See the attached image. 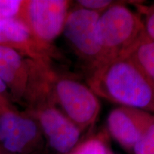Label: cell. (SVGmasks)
<instances>
[{
	"instance_id": "4fadbf2b",
	"label": "cell",
	"mask_w": 154,
	"mask_h": 154,
	"mask_svg": "<svg viewBox=\"0 0 154 154\" xmlns=\"http://www.w3.org/2000/svg\"><path fill=\"white\" fill-rule=\"evenodd\" d=\"M132 152L134 154H154V122L140 136Z\"/></svg>"
},
{
	"instance_id": "9c48e42d",
	"label": "cell",
	"mask_w": 154,
	"mask_h": 154,
	"mask_svg": "<svg viewBox=\"0 0 154 154\" xmlns=\"http://www.w3.org/2000/svg\"><path fill=\"white\" fill-rule=\"evenodd\" d=\"M128 57L131 58L154 86V40L146 35L134 47Z\"/></svg>"
},
{
	"instance_id": "3957f363",
	"label": "cell",
	"mask_w": 154,
	"mask_h": 154,
	"mask_svg": "<svg viewBox=\"0 0 154 154\" xmlns=\"http://www.w3.org/2000/svg\"><path fill=\"white\" fill-rule=\"evenodd\" d=\"M54 94L60 110L82 131L95 124L101 103L87 84L76 77L61 76L54 82Z\"/></svg>"
},
{
	"instance_id": "30bf717a",
	"label": "cell",
	"mask_w": 154,
	"mask_h": 154,
	"mask_svg": "<svg viewBox=\"0 0 154 154\" xmlns=\"http://www.w3.org/2000/svg\"><path fill=\"white\" fill-rule=\"evenodd\" d=\"M31 35L26 22L14 18H0V43H27Z\"/></svg>"
},
{
	"instance_id": "7c38bea8",
	"label": "cell",
	"mask_w": 154,
	"mask_h": 154,
	"mask_svg": "<svg viewBox=\"0 0 154 154\" xmlns=\"http://www.w3.org/2000/svg\"><path fill=\"white\" fill-rule=\"evenodd\" d=\"M70 154H113L103 136H96L79 144Z\"/></svg>"
},
{
	"instance_id": "e0dca14e",
	"label": "cell",
	"mask_w": 154,
	"mask_h": 154,
	"mask_svg": "<svg viewBox=\"0 0 154 154\" xmlns=\"http://www.w3.org/2000/svg\"><path fill=\"white\" fill-rule=\"evenodd\" d=\"M6 88H7L6 84L1 79H0V94H2L3 92H5Z\"/></svg>"
},
{
	"instance_id": "8992f818",
	"label": "cell",
	"mask_w": 154,
	"mask_h": 154,
	"mask_svg": "<svg viewBox=\"0 0 154 154\" xmlns=\"http://www.w3.org/2000/svg\"><path fill=\"white\" fill-rule=\"evenodd\" d=\"M154 122V116L142 109L119 106L107 118L109 134L128 151H132L140 136Z\"/></svg>"
},
{
	"instance_id": "52a82bcc",
	"label": "cell",
	"mask_w": 154,
	"mask_h": 154,
	"mask_svg": "<svg viewBox=\"0 0 154 154\" xmlns=\"http://www.w3.org/2000/svg\"><path fill=\"white\" fill-rule=\"evenodd\" d=\"M41 129L52 149L61 154L72 152L80 138L82 131L60 109L46 104L37 113Z\"/></svg>"
},
{
	"instance_id": "277c9868",
	"label": "cell",
	"mask_w": 154,
	"mask_h": 154,
	"mask_svg": "<svg viewBox=\"0 0 154 154\" xmlns=\"http://www.w3.org/2000/svg\"><path fill=\"white\" fill-rule=\"evenodd\" d=\"M99 13L76 7L71 9L62 33L75 54L85 64L87 72L102 62L97 36Z\"/></svg>"
},
{
	"instance_id": "ba28073f",
	"label": "cell",
	"mask_w": 154,
	"mask_h": 154,
	"mask_svg": "<svg viewBox=\"0 0 154 154\" xmlns=\"http://www.w3.org/2000/svg\"><path fill=\"white\" fill-rule=\"evenodd\" d=\"M38 126L33 119L12 112L0 116V143L11 153H20L35 143Z\"/></svg>"
},
{
	"instance_id": "9a60e30c",
	"label": "cell",
	"mask_w": 154,
	"mask_h": 154,
	"mask_svg": "<svg viewBox=\"0 0 154 154\" xmlns=\"http://www.w3.org/2000/svg\"><path fill=\"white\" fill-rule=\"evenodd\" d=\"M22 5V1L0 0V18H14Z\"/></svg>"
},
{
	"instance_id": "8fae6325",
	"label": "cell",
	"mask_w": 154,
	"mask_h": 154,
	"mask_svg": "<svg viewBox=\"0 0 154 154\" xmlns=\"http://www.w3.org/2000/svg\"><path fill=\"white\" fill-rule=\"evenodd\" d=\"M19 54L12 48L0 44V79L5 84L14 82L22 69Z\"/></svg>"
},
{
	"instance_id": "2e32d148",
	"label": "cell",
	"mask_w": 154,
	"mask_h": 154,
	"mask_svg": "<svg viewBox=\"0 0 154 154\" xmlns=\"http://www.w3.org/2000/svg\"><path fill=\"white\" fill-rule=\"evenodd\" d=\"M146 18L143 21L144 29L148 38L154 40V4L146 8Z\"/></svg>"
},
{
	"instance_id": "7a4b0ae2",
	"label": "cell",
	"mask_w": 154,
	"mask_h": 154,
	"mask_svg": "<svg viewBox=\"0 0 154 154\" xmlns=\"http://www.w3.org/2000/svg\"><path fill=\"white\" fill-rule=\"evenodd\" d=\"M97 36L102 51L101 63L128 57L146 36L143 21L124 4L117 2L100 14Z\"/></svg>"
},
{
	"instance_id": "5bb4252c",
	"label": "cell",
	"mask_w": 154,
	"mask_h": 154,
	"mask_svg": "<svg viewBox=\"0 0 154 154\" xmlns=\"http://www.w3.org/2000/svg\"><path fill=\"white\" fill-rule=\"evenodd\" d=\"M118 2L111 0H78L75 2L76 7L101 14Z\"/></svg>"
},
{
	"instance_id": "6da1fadb",
	"label": "cell",
	"mask_w": 154,
	"mask_h": 154,
	"mask_svg": "<svg viewBox=\"0 0 154 154\" xmlns=\"http://www.w3.org/2000/svg\"><path fill=\"white\" fill-rule=\"evenodd\" d=\"M87 73L86 84L98 97L154 112V86L130 57L108 61Z\"/></svg>"
},
{
	"instance_id": "5b68a950",
	"label": "cell",
	"mask_w": 154,
	"mask_h": 154,
	"mask_svg": "<svg viewBox=\"0 0 154 154\" xmlns=\"http://www.w3.org/2000/svg\"><path fill=\"white\" fill-rule=\"evenodd\" d=\"M70 5L66 0H31L25 4L26 24L36 40L47 45L62 33Z\"/></svg>"
}]
</instances>
